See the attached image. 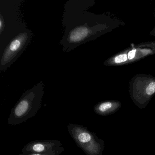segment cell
<instances>
[{"label":"cell","instance_id":"3957f363","mask_svg":"<svg viewBox=\"0 0 155 155\" xmlns=\"http://www.w3.org/2000/svg\"><path fill=\"white\" fill-rule=\"evenodd\" d=\"M129 92L139 108H145L155 95V77L149 74L135 75L129 83Z\"/></svg>","mask_w":155,"mask_h":155},{"label":"cell","instance_id":"8992f818","mask_svg":"<svg viewBox=\"0 0 155 155\" xmlns=\"http://www.w3.org/2000/svg\"><path fill=\"white\" fill-rule=\"evenodd\" d=\"M31 38V32L25 30L11 40L2 57L0 70H6L17 60L29 44Z\"/></svg>","mask_w":155,"mask_h":155},{"label":"cell","instance_id":"6da1fadb","mask_svg":"<svg viewBox=\"0 0 155 155\" xmlns=\"http://www.w3.org/2000/svg\"><path fill=\"white\" fill-rule=\"evenodd\" d=\"M94 1H69L65 4L62 22L64 34L61 41L68 52L91 41L111 32L125 23L113 15L95 14L88 11Z\"/></svg>","mask_w":155,"mask_h":155},{"label":"cell","instance_id":"277c9868","mask_svg":"<svg viewBox=\"0 0 155 155\" xmlns=\"http://www.w3.org/2000/svg\"><path fill=\"white\" fill-rule=\"evenodd\" d=\"M155 54V41L135 45L132 43L126 49L111 56L104 62L106 66H121L137 62Z\"/></svg>","mask_w":155,"mask_h":155},{"label":"cell","instance_id":"8fae6325","mask_svg":"<svg viewBox=\"0 0 155 155\" xmlns=\"http://www.w3.org/2000/svg\"><path fill=\"white\" fill-rule=\"evenodd\" d=\"M154 18H155V10H154ZM150 34L151 36H154V37H155V27H154V28L152 29V30H151V31H150Z\"/></svg>","mask_w":155,"mask_h":155},{"label":"cell","instance_id":"30bf717a","mask_svg":"<svg viewBox=\"0 0 155 155\" xmlns=\"http://www.w3.org/2000/svg\"><path fill=\"white\" fill-rule=\"evenodd\" d=\"M0 33L1 35L4 31V28H5V23L3 16L2 14L0 15Z\"/></svg>","mask_w":155,"mask_h":155},{"label":"cell","instance_id":"52a82bcc","mask_svg":"<svg viewBox=\"0 0 155 155\" xmlns=\"http://www.w3.org/2000/svg\"><path fill=\"white\" fill-rule=\"evenodd\" d=\"M62 147L59 140H36L28 143L22 149L24 155L35 153H45Z\"/></svg>","mask_w":155,"mask_h":155},{"label":"cell","instance_id":"7a4b0ae2","mask_svg":"<svg viewBox=\"0 0 155 155\" xmlns=\"http://www.w3.org/2000/svg\"><path fill=\"white\" fill-rule=\"evenodd\" d=\"M44 87V83L41 81L22 94L12 110L8 124L16 126L26 122L36 115L41 107Z\"/></svg>","mask_w":155,"mask_h":155},{"label":"cell","instance_id":"ba28073f","mask_svg":"<svg viewBox=\"0 0 155 155\" xmlns=\"http://www.w3.org/2000/svg\"><path fill=\"white\" fill-rule=\"evenodd\" d=\"M121 107V102L119 101L107 100L96 104L93 107V110L97 115L107 116L116 113Z\"/></svg>","mask_w":155,"mask_h":155},{"label":"cell","instance_id":"9c48e42d","mask_svg":"<svg viewBox=\"0 0 155 155\" xmlns=\"http://www.w3.org/2000/svg\"><path fill=\"white\" fill-rule=\"evenodd\" d=\"M64 150V147L62 146L57 149L51 150L48 152H45V153H31V154H27V155H24L21 153V154L17 155H59L60 154L63 152Z\"/></svg>","mask_w":155,"mask_h":155},{"label":"cell","instance_id":"5b68a950","mask_svg":"<svg viewBox=\"0 0 155 155\" xmlns=\"http://www.w3.org/2000/svg\"><path fill=\"white\" fill-rule=\"evenodd\" d=\"M68 131L77 146L87 155H102L104 141L87 127L75 124L68 126Z\"/></svg>","mask_w":155,"mask_h":155}]
</instances>
